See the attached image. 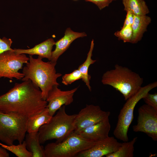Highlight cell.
Returning a JSON list of instances; mask_svg holds the SVG:
<instances>
[{
	"mask_svg": "<svg viewBox=\"0 0 157 157\" xmlns=\"http://www.w3.org/2000/svg\"><path fill=\"white\" fill-rule=\"evenodd\" d=\"M137 137L130 141L123 142L116 151L108 154L106 157H133L134 150V145L137 140Z\"/></svg>",
	"mask_w": 157,
	"mask_h": 157,
	"instance_id": "21",
	"label": "cell"
},
{
	"mask_svg": "<svg viewBox=\"0 0 157 157\" xmlns=\"http://www.w3.org/2000/svg\"><path fill=\"white\" fill-rule=\"evenodd\" d=\"M29 57L25 54H17L13 49L6 51L0 55V78L22 79L24 76L19 70L27 63Z\"/></svg>",
	"mask_w": 157,
	"mask_h": 157,
	"instance_id": "8",
	"label": "cell"
},
{
	"mask_svg": "<svg viewBox=\"0 0 157 157\" xmlns=\"http://www.w3.org/2000/svg\"><path fill=\"white\" fill-rule=\"evenodd\" d=\"M110 128L109 117H108L75 133L86 140L96 142L108 138Z\"/></svg>",
	"mask_w": 157,
	"mask_h": 157,
	"instance_id": "13",
	"label": "cell"
},
{
	"mask_svg": "<svg viewBox=\"0 0 157 157\" xmlns=\"http://www.w3.org/2000/svg\"><path fill=\"white\" fill-rule=\"evenodd\" d=\"M93 3L95 4L100 10L109 6L112 1L111 0H85Z\"/></svg>",
	"mask_w": 157,
	"mask_h": 157,
	"instance_id": "27",
	"label": "cell"
},
{
	"mask_svg": "<svg viewBox=\"0 0 157 157\" xmlns=\"http://www.w3.org/2000/svg\"><path fill=\"white\" fill-rule=\"evenodd\" d=\"M124 10L136 15H146L149 13L144 0H122Z\"/></svg>",
	"mask_w": 157,
	"mask_h": 157,
	"instance_id": "19",
	"label": "cell"
},
{
	"mask_svg": "<svg viewBox=\"0 0 157 157\" xmlns=\"http://www.w3.org/2000/svg\"><path fill=\"white\" fill-rule=\"evenodd\" d=\"M114 35L119 40H122L124 42L131 43L133 35L131 26H123L120 30L116 31Z\"/></svg>",
	"mask_w": 157,
	"mask_h": 157,
	"instance_id": "23",
	"label": "cell"
},
{
	"mask_svg": "<svg viewBox=\"0 0 157 157\" xmlns=\"http://www.w3.org/2000/svg\"><path fill=\"white\" fill-rule=\"evenodd\" d=\"M1 146L10 151L18 157H33L32 153L27 149L25 140L17 145L14 144L7 145L2 144Z\"/></svg>",
	"mask_w": 157,
	"mask_h": 157,
	"instance_id": "22",
	"label": "cell"
},
{
	"mask_svg": "<svg viewBox=\"0 0 157 157\" xmlns=\"http://www.w3.org/2000/svg\"><path fill=\"white\" fill-rule=\"evenodd\" d=\"M9 154L7 150L1 146L0 147V157H9Z\"/></svg>",
	"mask_w": 157,
	"mask_h": 157,
	"instance_id": "29",
	"label": "cell"
},
{
	"mask_svg": "<svg viewBox=\"0 0 157 157\" xmlns=\"http://www.w3.org/2000/svg\"><path fill=\"white\" fill-rule=\"evenodd\" d=\"M126 18L123 26L129 25L132 26L134 19V15L130 11H127Z\"/></svg>",
	"mask_w": 157,
	"mask_h": 157,
	"instance_id": "28",
	"label": "cell"
},
{
	"mask_svg": "<svg viewBox=\"0 0 157 157\" xmlns=\"http://www.w3.org/2000/svg\"><path fill=\"white\" fill-rule=\"evenodd\" d=\"M96 142L85 140L74 131L60 142L47 144L44 148V157H76Z\"/></svg>",
	"mask_w": 157,
	"mask_h": 157,
	"instance_id": "6",
	"label": "cell"
},
{
	"mask_svg": "<svg viewBox=\"0 0 157 157\" xmlns=\"http://www.w3.org/2000/svg\"><path fill=\"white\" fill-rule=\"evenodd\" d=\"M25 137L27 149L32 153V157H44V148L40 144L38 132L28 133Z\"/></svg>",
	"mask_w": 157,
	"mask_h": 157,
	"instance_id": "18",
	"label": "cell"
},
{
	"mask_svg": "<svg viewBox=\"0 0 157 157\" xmlns=\"http://www.w3.org/2000/svg\"><path fill=\"white\" fill-rule=\"evenodd\" d=\"M151 18L146 15H134V19L131 26L133 35L131 43L135 44L142 39L143 35L147 31L148 26L151 23Z\"/></svg>",
	"mask_w": 157,
	"mask_h": 157,
	"instance_id": "16",
	"label": "cell"
},
{
	"mask_svg": "<svg viewBox=\"0 0 157 157\" xmlns=\"http://www.w3.org/2000/svg\"><path fill=\"white\" fill-rule=\"evenodd\" d=\"M101 81L103 84L110 85L119 91L126 101L141 88L143 79L129 68L116 64L114 69L103 74Z\"/></svg>",
	"mask_w": 157,
	"mask_h": 157,
	"instance_id": "3",
	"label": "cell"
},
{
	"mask_svg": "<svg viewBox=\"0 0 157 157\" xmlns=\"http://www.w3.org/2000/svg\"><path fill=\"white\" fill-rule=\"evenodd\" d=\"M76 115V114L68 115L66 112L65 106L61 107L49 122L39 129L40 144L53 139L56 140V142H60L66 138L75 130Z\"/></svg>",
	"mask_w": 157,
	"mask_h": 157,
	"instance_id": "4",
	"label": "cell"
},
{
	"mask_svg": "<svg viewBox=\"0 0 157 157\" xmlns=\"http://www.w3.org/2000/svg\"><path fill=\"white\" fill-rule=\"evenodd\" d=\"M94 45V41L93 39H92L91 43L90 50L87 54L86 59L84 62L79 66L78 69L81 74L82 81L85 83L90 91H91V87L90 85L91 76L88 74V72L90 66L96 61V60L92 59Z\"/></svg>",
	"mask_w": 157,
	"mask_h": 157,
	"instance_id": "20",
	"label": "cell"
},
{
	"mask_svg": "<svg viewBox=\"0 0 157 157\" xmlns=\"http://www.w3.org/2000/svg\"></svg>",
	"mask_w": 157,
	"mask_h": 157,
	"instance_id": "32",
	"label": "cell"
},
{
	"mask_svg": "<svg viewBox=\"0 0 157 157\" xmlns=\"http://www.w3.org/2000/svg\"><path fill=\"white\" fill-rule=\"evenodd\" d=\"M110 114L109 111L102 110L99 106L86 104L76 114L74 132H77L109 117Z\"/></svg>",
	"mask_w": 157,
	"mask_h": 157,
	"instance_id": "10",
	"label": "cell"
},
{
	"mask_svg": "<svg viewBox=\"0 0 157 157\" xmlns=\"http://www.w3.org/2000/svg\"><path fill=\"white\" fill-rule=\"evenodd\" d=\"M55 42L53 38H50L35 45L31 49H23L14 48L13 49L17 54H27L31 56L37 55L42 58H46L50 61L52 49Z\"/></svg>",
	"mask_w": 157,
	"mask_h": 157,
	"instance_id": "15",
	"label": "cell"
},
{
	"mask_svg": "<svg viewBox=\"0 0 157 157\" xmlns=\"http://www.w3.org/2000/svg\"><path fill=\"white\" fill-rule=\"evenodd\" d=\"M84 32H74L68 28L66 30L64 36L55 42L56 48L52 51L50 61L57 62L59 57L69 47L75 40L87 36Z\"/></svg>",
	"mask_w": 157,
	"mask_h": 157,
	"instance_id": "14",
	"label": "cell"
},
{
	"mask_svg": "<svg viewBox=\"0 0 157 157\" xmlns=\"http://www.w3.org/2000/svg\"><path fill=\"white\" fill-rule=\"evenodd\" d=\"M137 123L132 127L135 132L145 133L154 141L157 140V111L146 104L138 109Z\"/></svg>",
	"mask_w": 157,
	"mask_h": 157,
	"instance_id": "9",
	"label": "cell"
},
{
	"mask_svg": "<svg viewBox=\"0 0 157 157\" xmlns=\"http://www.w3.org/2000/svg\"><path fill=\"white\" fill-rule=\"evenodd\" d=\"M47 102L43 99L40 89L30 80L16 83L0 96V112L28 119L42 111Z\"/></svg>",
	"mask_w": 157,
	"mask_h": 157,
	"instance_id": "1",
	"label": "cell"
},
{
	"mask_svg": "<svg viewBox=\"0 0 157 157\" xmlns=\"http://www.w3.org/2000/svg\"><path fill=\"white\" fill-rule=\"evenodd\" d=\"M52 117L46 107L40 113L28 119L26 123L27 132L30 133L38 132L40 128L48 123Z\"/></svg>",
	"mask_w": 157,
	"mask_h": 157,
	"instance_id": "17",
	"label": "cell"
},
{
	"mask_svg": "<svg viewBox=\"0 0 157 157\" xmlns=\"http://www.w3.org/2000/svg\"><path fill=\"white\" fill-rule=\"evenodd\" d=\"M2 144V143L0 142V145L1 146Z\"/></svg>",
	"mask_w": 157,
	"mask_h": 157,
	"instance_id": "30",
	"label": "cell"
},
{
	"mask_svg": "<svg viewBox=\"0 0 157 157\" xmlns=\"http://www.w3.org/2000/svg\"><path fill=\"white\" fill-rule=\"evenodd\" d=\"M82 78L81 74L78 69H75L71 73L65 74L63 75L62 77V83L64 85H67Z\"/></svg>",
	"mask_w": 157,
	"mask_h": 157,
	"instance_id": "24",
	"label": "cell"
},
{
	"mask_svg": "<svg viewBox=\"0 0 157 157\" xmlns=\"http://www.w3.org/2000/svg\"><path fill=\"white\" fill-rule=\"evenodd\" d=\"M112 1H116V0H111Z\"/></svg>",
	"mask_w": 157,
	"mask_h": 157,
	"instance_id": "31",
	"label": "cell"
},
{
	"mask_svg": "<svg viewBox=\"0 0 157 157\" xmlns=\"http://www.w3.org/2000/svg\"><path fill=\"white\" fill-rule=\"evenodd\" d=\"M121 144L114 137L109 136L96 142L92 147L80 152L76 157H102L117 151Z\"/></svg>",
	"mask_w": 157,
	"mask_h": 157,
	"instance_id": "12",
	"label": "cell"
},
{
	"mask_svg": "<svg viewBox=\"0 0 157 157\" xmlns=\"http://www.w3.org/2000/svg\"><path fill=\"white\" fill-rule=\"evenodd\" d=\"M12 43L10 38L5 37L2 39L0 38V55L6 51L13 50L11 47Z\"/></svg>",
	"mask_w": 157,
	"mask_h": 157,
	"instance_id": "26",
	"label": "cell"
},
{
	"mask_svg": "<svg viewBox=\"0 0 157 157\" xmlns=\"http://www.w3.org/2000/svg\"><path fill=\"white\" fill-rule=\"evenodd\" d=\"M146 104L152 107L157 111V93L154 94L148 93L142 98Z\"/></svg>",
	"mask_w": 157,
	"mask_h": 157,
	"instance_id": "25",
	"label": "cell"
},
{
	"mask_svg": "<svg viewBox=\"0 0 157 157\" xmlns=\"http://www.w3.org/2000/svg\"><path fill=\"white\" fill-rule=\"evenodd\" d=\"M28 119L0 112V141L7 145L15 141L22 142L27 132Z\"/></svg>",
	"mask_w": 157,
	"mask_h": 157,
	"instance_id": "7",
	"label": "cell"
},
{
	"mask_svg": "<svg viewBox=\"0 0 157 157\" xmlns=\"http://www.w3.org/2000/svg\"><path fill=\"white\" fill-rule=\"evenodd\" d=\"M29 58L28 62L23 68L22 73L24 76L21 80H31L40 89L42 99L46 101L49 92L53 86L59 85L57 79L62 74L56 73L55 66L57 62H44L39 56L35 58L29 55Z\"/></svg>",
	"mask_w": 157,
	"mask_h": 157,
	"instance_id": "2",
	"label": "cell"
},
{
	"mask_svg": "<svg viewBox=\"0 0 157 157\" xmlns=\"http://www.w3.org/2000/svg\"><path fill=\"white\" fill-rule=\"evenodd\" d=\"M58 86H53L49 92L46 100L48 103L47 107L51 116L62 106L69 105L73 102L74 95L78 88L63 91L59 88Z\"/></svg>",
	"mask_w": 157,
	"mask_h": 157,
	"instance_id": "11",
	"label": "cell"
},
{
	"mask_svg": "<svg viewBox=\"0 0 157 157\" xmlns=\"http://www.w3.org/2000/svg\"><path fill=\"white\" fill-rule=\"evenodd\" d=\"M157 86L155 81L141 87L134 95L126 100L120 110L113 133L117 139L123 141H129L128 133L129 126L133 119V112L138 102L152 89Z\"/></svg>",
	"mask_w": 157,
	"mask_h": 157,
	"instance_id": "5",
	"label": "cell"
}]
</instances>
